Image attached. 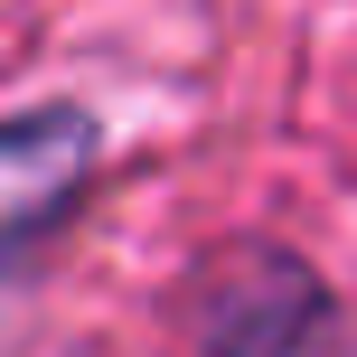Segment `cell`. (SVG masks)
Returning a JSON list of instances; mask_svg holds the SVG:
<instances>
[{
	"label": "cell",
	"mask_w": 357,
	"mask_h": 357,
	"mask_svg": "<svg viewBox=\"0 0 357 357\" xmlns=\"http://www.w3.org/2000/svg\"><path fill=\"white\" fill-rule=\"evenodd\" d=\"M197 357H357V310L291 245H226L188 282Z\"/></svg>",
	"instance_id": "cell-1"
},
{
	"label": "cell",
	"mask_w": 357,
	"mask_h": 357,
	"mask_svg": "<svg viewBox=\"0 0 357 357\" xmlns=\"http://www.w3.org/2000/svg\"><path fill=\"white\" fill-rule=\"evenodd\" d=\"M85 169H94V113L75 104H29L0 142V216H10V273L38 264L47 226L85 197Z\"/></svg>",
	"instance_id": "cell-2"
}]
</instances>
